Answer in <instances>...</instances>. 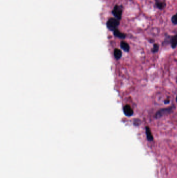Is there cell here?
I'll list each match as a JSON object with an SVG mask.
<instances>
[{
    "label": "cell",
    "instance_id": "10",
    "mask_svg": "<svg viewBox=\"0 0 177 178\" xmlns=\"http://www.w3.org/2000/svg\"><path fill=\"white\" fill-rule=\"evenodd\" d=\"M156 5L157 8L159 9H162L165 7L166 5V3L164 1H157L156 2Z\"/></svg>",
    "mask_w": 177,
    "mask_h": 178
},
{
    "label": "cell",
    "instance_id": "4",
    "mask_svg": "<svg viewBox=\"0 0 177 178\" xmlns=\"http://www.w3.org/2000/svg\"><path fill=\"white\" fill-rule=\"evenodd\" d=\"M123 112H124V114L126 116H128V117L132 116L133 114V110L129 105H126L124 106L123 107Z\"/></svg>",
    "mask_w": 177,
    "mask_h": 178
},
{
    "label": "cell",
    "instance_id": "7",
    "mask_svg": "<svg viewBox=\"0 0 177 178\" xmlns=\"http://www.w3.org/2000/svg\"><path fill=\"white\" fill-rule=\"evenodd\" d=\"M121 48L125 52H129L130 50V46L129 44L125 42L122 41L121 43Z\"/></svg>",
    "mask_w": 177,
    "mask_h": 178
},
{
    "label": "cell",
    "instance_id": "9",
    "mask_svg": "<svg viewBox=\"0 0 177 178\" xmlns=\"http://www.w3.org/2000/svg\"><path fill=\"white\" fill-rule=\"evenodd\" d=\"M114 57H115L116 59H120L121 58L122 55L121 50H119V49H118V48H116L114 51Z\"/></svg>",
    "mask_w": 177,
    "mask_h": 178
},
{
    "label": "cell",
    "instance_id": "11",
    "mask_svg": "<svg viewBox=\"0 0 177 178\" xmlns=\"http://www.w3.org/2000/svg\"><path fill=\"white\" fill-rule=\"evenodd\" d=\"M159 49V46L157 44H154L153 45V47L152 49V52L153 53H156L157 52Z\"/></svg>",
    "mask_w": 177,
    "mask_h": 178
},
{
    "label": "cell",
    "instance_id": "2",
    "mask_svg": "<svg viewBox=\"0 0 177 178\" xmlns=\"http://www.w3.org/2000/svg\"><path fill=\"white\" fill-rule=\"evenodd\" d=\"M173 111V107H168L166 108H163L162 110H159L155 115V117L156 118H159L162 116L165 115L166 114H168L171 113Z\"/></svg>",
    "mask_w": 177,
    "mask_h": 178
},
{
    "label": "cell",
    "instance_id": "13",
    "mask_svg": "<svg viewBox=\"0 0 177 178\" xmlns=\"http://www.w3.org/2000/svg\"><path fill=\"white\" fill-rule=\"evenodd\" d=\"M169 102H170V100H169V98H167L166 100H165V102H164V103H165L166 104H168L169 103Z\"/></svg>",
    "mask_w": 177,
    "mask_h": 178
},
{
    "label": "cell",
    "instance_id": "14",
    "mask_svg": "<svg viewBox=\"0 0 177 178\" xmlns=\"http://www.w3.org/2000/svg\"><path fill=\"white\" fill-rule=\"evenodd\" d=\"M176 101H177V98H176Z\"/></svg>",
    "mask_w": 177,
    "mask_h": 178
},
{
    "label": "cell",
    "instance_id": "3",
    "mask_svg": "<svg viewBox=\"0 0 177 178\" xmlns=\"http://www.w3.org/2000/svg\"><path fill=\"white\" fill-rule=\"evenodd\" d=\"M112 14L118 19H121L122 15V8L121 6L116 5L112 11Z\"/></svg>",
    "mask_w": 177,
    "mask_h": 178
},
{
    "label": "cell",
    "instance_id": "5",
    "mask_svg": "<svg viewBox=\"0 0 177 178\" xmlns=\"http://www.w3.org/2000/svg\"><path fill=\"white\" fill-rule=\"evenodd\" d=\"M145 134L147 135V138L149 141H152L153 140V137L151 133L150 129L149 127H147L145 128Z\"/></svg>",
    "mask_w": 177,
    "mask_h": 178
},
{
    "label": "cell",
    "instance_id": "6",
    "mask_svg": "<svg viewBox=\"0 0 177 178\" xmlns=\"http://www.w3.org/2000/svg\"><path fill=\"white\" fill-rule=\"evenodd\" d=\"M114 35L115 36V37H118V38H121V39H124V38H125V37H126V35H125V34H124L123 33H121V32H120L118 29H115L114 31Z\"/></svg>",
    "mask_w": 177,
    "mask_h": 178
},
{
    "label": "cell",
    "instance_id": "12",
    "mask_svg": "<svg viewBox=\"0 0 177 178\" xmlns=\"http://www.w3.org/2000/svg\"><path fill=\"white\" fill-rule=\"evenodd\" d=\"M171 21L172 22V23L175 25L177 24V13L175 15H174L172 18H171Z\"/></svg>",
    "mask_w": 177,
    "mask_h": 178
},
{
    "label": "cell",
    "instance_id": "8",
    "mask_svg": "<svg viewBox=\"0 0 177 178\" xmlns=\"http://www.w3.org/2000/svg\"><path fill=\"white\" fill-rule=\"evenodd\" d=\"M171 47L172 48H175L177 46V35L173 36L170 41Z\"/></svg>",
    "mask_w": 177,
    "mask_h": 178
},
{
    "label": "cell",
    "instance_id": "1",
    "mask_svg": "<svg viewBox=\"0 0 177 178\" xmlns=\"http://www.w3.org/2000/svg\"><path fill=\"white\" fill-rule=\"evenodd\" d=\"M120 24L119 20L117 18H111L109 19L107 21L106 26L111 31H114L117 29Z\"/></svg>",
    "mask_w": 177,
    "mask_h": 178
}]
</instances>
